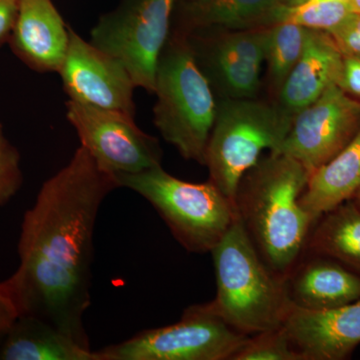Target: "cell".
Returning <instances> with one entry per match:
<instances>
[{
    "mask_svg": "<svg viewBox=\"0 0 360 360\" xmlns=\"http://www.w3.org/2000/svg\"><path fill=\"white\" fill-rule=\"evenodd\" d=\"M118 187L115 175L80 146L25 212L20 264L4 281L20 316L39 317L87 348L84 315L90 305L94 227L103 200Z\"/></svg>",
    "mask_w": 360,
    "mask_h": 360,
    "instance_id": "cell-1",
    "label": "cell"
},
{
    "mask_svg": "<svg viewBox=\"0 0 360 360\" xmlns=\"http://www.w3.org/2000/svg\"><path fill=\"white\" fill-rule=\"evenodd\" d=\"M309 175L295 158L270 153L243 175L236 193L238 217L253 245L265 264L285 278L315 224L300 201Z\"/></svg>",
    "mask_w": 360,
    "mask_h": 360,
    "instance_id": "cell-2",
    "label": "cell"
},
{
    "mask_svg": "<svg viewBox=\"0 0 360 360\" xmlns=\"http://www.w3.org/2000/svg\"><path fill=\"white\" fill-rule=\"evenodd\" d=\"M217 281L215 310L245 335L281 328L290 304L285 277L258 252L239 217L212 250Z\"/></svg>",
    "mask_w": 360,
    "mask_h": 360,
    "instance_id": "cell-3",
    "label": "cell"
},
{
    "mask_svg": "<svg viewBox=\"0 0 360 360\" xmlns=\"http://www.w3.org/2000/svg\"><path fill=\"white\" fill-rule=\"evenodd\" d=\"M155 124L182 158L205 165L217 105L187 35H170L156 70Z\"/></svg>",
    "mask_w": 360,
    "mask_h": 360,
    "instance_id": "cell-4",
    "label": "cell"
},
{
    "mask_svg": "<svg viewBox=\"0 0 360 360\" xmlns=\"http://www.w3.org/2000/svg\"><path fill=\"white\" fill-rule=\"evenodd\" d=\"M115 177L120 187L131 189L155 208L189 252H212L238 217L236 206L210 179L184 181L161 165Z\"/></svg>",
    "mask_w": 360,
    "mask_h": 360,
    "instance_id": "cell-5",
    "label": "cell"
},
{
    "mask_svg": "<svg viewBox=\"0 0 360 360\" xmlns=\"http://www.w3.org/2000/svg\"><path fill=\"white\" fill-rule=\"evenodd\" d=\"M292 117L255 98H225L217 108L205 153L210 179L236 206L238 184L264 150L276 153Z\"/></svg>",
    "mask_w": 360,
    "mask_h": 360,
    "instance_id": "cell-6",
    "label": "cell"
},
{
    "mask_svg": "<svg viewBox=\"0 0 360 360\" xmlns=\"http://www.w3.org/2000/svg\"><path fill=\"white\" fill-rule=\"evenodd\" d=\"M248 338L208 302L188 307L176 323L142 331L96 354L98 360H232Z\"/></svg>",
    "mask_w": 360,
    "mask_h": 360,
    "instance_id": "cell-7",
    "label": "cell"
},
{
    "mask_svg": "<svg viewBox=\"0 0 360 360\" xmlns=\"http://www.w3.org/2000/svg\"><path fill=\"white\" fill-rule=\"evenodd\" d=\"M176 0H125L101 16L90 42L117 59L135 86L155 92L156 70L170 37Z\"/></svg>",
    "mask_w": 360,
    "mask_h": 360,
    "instance_id": "cell-8",
    "label": "cell"
},
{
    "mask_svg": "<svg viewBox=\"0 0 360 360\" xmlns=\"http://www.w3.org/2000/svg\"><path fill=\"white\" fill-rule=\"evenodd\" d=\"M66 117L80 146L110 174H136L161 165L160 142L142 131L134 116L68 101Z\"/></svg>",
    "mask_w": 360,
    "mask_h": 360,
    "instance_id": "cell-9",
    "label": "cell"
},
{
    "mask_svg": "<svg viewBox=\"0 0 360 360\" xmlns=\"http://www.w3.org/2000/svg\"><path fill=\"white\" fill-rule=\"evenodd\" d=\"M360 130V103L338 85L293 116L276 153L295 158L310 174L345 148Z\"/></svg>",
    "mask_w": 360,
    "mask_h": 360,
    "instance_id": "cell-10",
    "label": "cell"
},
{
    "mask_svg": "<svg viewBox=\"0 0 360 360\" xmlns=\"http://www.w3.org/2000/svg\"><path fill=\"white\" fill-rule=\"evenodd\" d=\"M70 45L58 75L70 101L134 116L135 84L124 66L70 28Z\"/></svg>",
    "mask_w": 360,
    "mask_h": 360,
    "instance_id": "cell-11",
    "label": "cell"
},
{
    "mask_svg": "<svg viewBox=\"0 0 360 360\" xmlns=\"http://www.w3.org/2000/svg\"><path fill=\"white\" fill-rule=\"evenodd\" d=\"M269 27L229 30L210 44H193L198 65L225 98H255L266 58ZM188 39V37H187Z\"/></svg>",
    "mask_w": 360,
    "mask_h": 360,
    "instance_id": "cell-12",
    "label": "cell"
},
{
    "mask_svg": "<svg viewBox=\"0 0 360 360\" xmlns=\"http://www.w3.org/2000/svg\"><path fill=\"white\" fill-rule=\"evenodd\" d=\"M281 328L302 360L347 359L360 343V298L324 310L290 302Z\"/></svg>",
    "mask_w": 360,
    "mask_h": 360,
    "instance_id": "cell-13",
    "label": "cell"
},
{
    "mask_svg": "<svg viewBox=\"0 0 360 360\" xmlns=\"http://www.w3.org/2000/svg\"><path fill=\"white\" fill-rule=\"evenodd\" d=\"M70 28L52 0H18L8 44L32 70L58 72L70 45Z\"/></svg>",
    "mask_w": 360,
    "mask_h": 360,
    "instance_id": "cell-14",
    "label": "cell"
},
{
    "mask_svg": "<svg viewBox=\"0 0 360 360\" xmlns=\"http://www.w3.org/2000/svg\"><path fill=\"white\" fill-rule=\"evenodd\" d=\"M343 53L328 32L310 30L302 56L279 91L277 105L293 116L316 101L333 85H338Z\"/></svg>",
    "mask_w": 360,
    "mask_h": 360,
    "instance_id": "cell-15",
    "label": "cell"
},
{
    "mask_svg": "<svg viewBox=\"0 0 360 360\" xmlns=\"http://www.w3.org/2000/svg\"><path fill=\"white\" fill-rule=\"evenodd\" d=\"M285 281L290 302L305 309H335L360 298L359 274L321 255L297 262Z\"/></svg>",
    "mask_w": 360,
    "mask_h": 360,
    "instance_id": "cell-16",
    "label": "cell"
},
{
    "mask_svg": "<svg viewBox=\"0 0 360 360\" xmlns=\"http://www.w3.org/2000/svg\"><path fill=\"white\" fill-rule=\"evenodd\" d=\"M360 189V130L345 148L309 175L300 205L316 224L322 215L354 198Z\"/></svg>",
    "mask_w": 360,
    "mask_h": 360,
    "instance_id": "cell-17",
    "label": "cell"
},
{
    "mask_svg": "<svg viewBox=\"0 0 360 360\" xmlns=\"http://www.w3.org/2000/svg\"><path fill=\"white\" fill-rule=\"evenodd\" d=\"M1 360H98L96 352L49 322L20 315L0 342Z\"/></svg>",
    "mask_w": 360,
    "mask_h": 360,
    "instance_id": "cell-18",
    "label": "cell"
},
{
    "mask_svg": "<svg viewBox=\"0 0 360 360\" xmlns=\"http://www.w3.org/2000/svg\"><path fill=\"white\" fill-rule=\"evenodd\" d=\"M310 232L307 250L335 259L360 276V206L354 200L322 215Z\"/></svg>",
    "mask_w": 360,
    "mask_h": 360,
    "instance_id": "cell-19",
    "label": "cell"
},
{
    "mask_svg": "<svg viewBox=\"0 0 360 360\" xmlns=\"http://www.w3.org/2000/svg\"><path fill=\"white\" fill-rule=\"evenodd\" d=\"M288 0H210L186 4L184 32L200 28L229 30L264 27L267 14Z\"/></svg>",
    "mask_w": 360,
    "mask_h": 360,
    "instance_id": "cell-20",
    "label": "cell"
},
{
    "mask_svg": "<svg viewBox=\"0 0 360 360\" xmlns=\"http://www.w3.org/2000/svg\"><path fill=\"white\" fill-rule=\"evenodd\" d=\"M347 1H305L279 4L265 18L264 27L290 23L310 30L330 32L352 14Z\"/></svg>",
    "mask_w": 360,
    "mask_h": 360,
    "instance_id": "cell-21",
    "label": "cell"
},
{
    "mask_svg": "<svg viewBox=\"0 0 360 360\" xmlns=\"http://www.w3.org/2000/svg\"><path fill=\"white\" fill-rule=\"evenodd\" d=\"M269 27L265 61L270 82L279 90L302 56L309 30L290 23H277Z\"/></svg>",
    "mask_w": 360,
    "mask_h": 360,
    "instance_id": "cell-22",
    "label": "cell"
},
{
    "mask_svg": "<svg viewBox=\"0 0 360 360\" xmlns=\"http://www.w3.org/2000/svg\"><path fill=\"white\" fill-rule=\"evenodd\" d=\"M232 360H302V357L281 328L248 338Z\"/></svg>",
    "mask_w": 360,
    "mask_h": 360,
    "instance_id": "cell-23",
    "label": "cell"
},
{
    "mask_svg": "<svg viewBox=\"0 0 360 360\" xmlns=\"http://www.w3.org/2000/svg\"><path fill=\"white\" fill-rule=\"evenodd\" d=\"M22 182L20 153L6 139L0 123V206L18 193Z\"/></svg>",
    "mask_w": 360,
    "mask_h": 360,
    "instance_id": "cell-24",
    "label": "cell"
},
{
    "mask_svg": "<svg viewBox=\"0 0 360 360\" xmlns=\"http://www.w3.org/2000/svg\"><path fill=\"white\" fill-rule=\"evenodd\" d=\"M340 47L343 56H360V15L352 13L335 30L328 32Z\"/></svg>",
    "mask_w": 360,
    "mask_h": 360,
    "instance_id": "cell-25",
    "label": "cell"
},
{
    "mask_svg": "<svg viewBox=\"0 0 360 360\" xmlns=\"http://www.w3.org/2000/svg\"><path fill=\"white\" fill-rule=\"evenodd\" d=\"M338 86L348 96L354 97L360 103V56L348 54L343 56Z\"/></svg>",
    "mask_w": 360,
    "mask_h": 360,
    "instance_id": "cell-26",
    "label": "cell"
},
{
    "mask_svg": "<svg viewBox=\"0 0 360 360\" xmlns=\"http://www.w3.org/2000/svg\"><path fill=\"white\" fill-rule=\"evenodd\" d=\"M20 311L4 283H0V342L8 333Z\"/></svg>",
    "mask_w": 360,
    "mask_h": 360,
    "instance_id": "cell-27",
    "label": "cell"
},
{
    "mask_svg": "<svg viewBox=\"0 0 360 360\" xmlns=\"http://www.w3.org/2000/svg\"><path fill=\"white\" fill-rule=\"evenodd\" d=\"M18 13V0H0V46L8 42Z\"/></svg>",
    "mask_w": 360,
    "mask_h": 360,
    "instance_id": "cell-28",
    "label": "cell"
},
{
    "mask_svg": "<svg viewBox=\"0 0 360 360\" xmlns=\"http://www.w3.org/2000/svg\"><path fill=\"white\" fill-rule=\"evenodd\" d=\"M352 13L360 15V0H347Z\"/></svg>",
    "mask_w": 360,
    "mask_h": 360,
    "instance_id": "cell-29",
    "label": "cell"
},
{
    "mask_svg": "<svg viewBox=\"0 0 360 360\" xmlns=\"http://www.w3.org/2000/svg\"><path fill=\"white\" fill-rule=\"evenodd\" d=\"M305 1H347V0H288V4H302Z\"/></svg>",
    "mask_w": 360,
    "mask_h": 360,
    "instance_id": "cell-30",
    "label": "cell"
},
{
    "mask_svg": "<svg viewBox=\"0 0 360 360\" xmlns=\"http://www.w3.org/2000/svg\"><path fill=\"white\" fill-rule=\"evenodd\" d=\"M182 1L186 2V4H201L210 1V0H182Z\"/></svg>",
    "mask_w": 360,
    "mask_h": 360,
    "instance_id": "cell-31",
    "label": "cell"
},
{
    "mask_svg": "<svg viewBox=\"0 0 360 360\" xmlns=\"http://www.w3.org/2000/svg\"><path fill=\"white\" fill-rule=\"evenodd\" d=\"M354 200L356 201V202L359 203V205L360 206V189L359 191H357V193L355 194Z\"/></svg>",
    "mask_w": 360,
    "mask_h": 360,
    "instance_id": "cell-32",
    "label": "cell"
}]
</instances>
